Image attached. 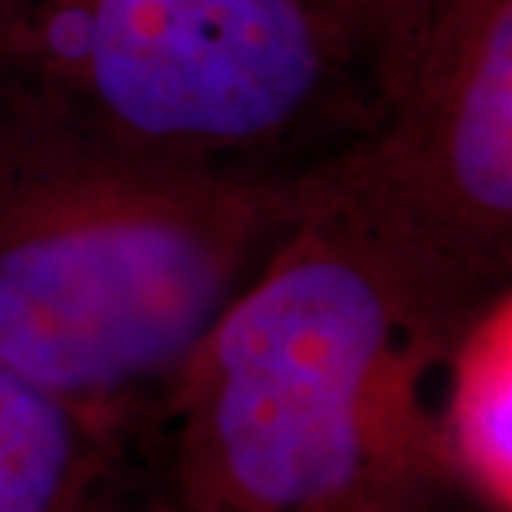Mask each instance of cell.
I'll list each match as a JSON object with an SVG mask.
<instances>
[{
  "instance_id": "obj_1",
  "label": "cell",
  "mask_w": 512,
  "mask_h": 512,
  "mask_svg": "<svg viewBox=\"0 0 512 512\" xmlns=\"http://www.w3.org/2000/svg\"><path fill=\"white\" fill-rule=\"evenodd\" d=\"M496 300L300 217L170 389L167 486L190 512H439L429 386Z\"/></svg>"
},
{
  "instance_id": "obj_2",
  "label": "cell",
  "mask_w": 512,
  "mask_h": 512,
  "mask_svg": "<svg viewBox=\"0 0 512 512\" xmlns=\"http://www.w3.org/2000/svg\"><path fill=\"white\" fill-rule=\"evenodd\" d=\"M293 227V177L170 170L0 110V366L137 426Z\"/></svg>"
},
{
  "instance_id": "obj_3",
  "label": "cell",
  "mask_w": 512,
  "mask_h": 512,
  "mask_svg": "<svg viewBox=\"0 0 512 512\" xmlns=\"http://www.w3.org/2000/svg\"><path fill=\"white\" fill-rule=\"evenodd\" d=\"M389 104L313 0H0V110L157 167L300 177Z\"/></svg>"
},
{
  "instance_id": "obj_4",
  "label": "cell",
  "mask_w": 512,
  "mask_h": 512,
  "mask_svg": "<svg viewBox=\"0 0 512 512\" xmlns=\"http://www.w3.org/2000/svg\"><path fill=\"white\" fill-rule=\"evenodd\" d=\"M330 217L486 300L512 283V0H436L383 124L293 177Z\"/></svg>"
},
{
  "instance_id": "obj_5",
  "label": "cell",
  "mask_w": 512,
  "mask_h": 512,
  "mask_svg": "<svg viewBox=\"0 0 512 512\" xmlns=\"http://www.w3.org/2000/svg\"><path fill=\"white\" fill-rule=\"evenodd\" d=\"M133 429L0 366V512H77L124 466Z\"/></svg>"
},
{
  "instance_id": "obj_6",
  "label": "cell",
  "mask_w": 512,
  "mask_h": 512,
  "mask_svg": "<svg viewBox=\"0 0 512 512\" xmlns=\"http://www.w3.org/2000/svg\"><path fill=\"white\" fill-rule=\"evenodd\" d=\"M439 429L459 493L483 512H512L509 296L479 316L449 360Z\"/></svg>"
},
{
  "instance_id": "obj_7",
  "label": "cell",
  "mask_w": 512,
  "mask_h": 512,
  "mask_svg": "<svg viewBox=\"0 0 512 512\" xmlns=\"http://www.w3.org/2000/svg\"><path fill=\"white\" fill-rule=\"evenodd\" d=\"M313 4L373 50L393 80L396 94L436 0H313Z\"/></svg>"
},
{
  "instance_id": "obj_8",
  "label": "cell",
  "mask_w": 512,
  "mask_h": 512,
  "mask_svg": "<svg viewBox=\"0 0 512 512\" xmlns=\"http://www.w3.org/2000/svg\"><path fill=\"white\" fill-rule=\"evenodd\" d=\"M77 512H190V509L173 496L170 486L127 483L124 466H120Z\"/></svg>"
}]
</instances>
